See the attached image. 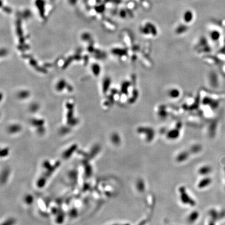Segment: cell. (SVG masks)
<instances>
[{
	"instance_id": "cell-3",
	"label": "cell",
	"mask_w": 225,
	"mask_h": 225,
	"mask_svg": "<svg viewBox=\"0 0 225 225\" xmlns=\"http://www.w3.org/2000/svg\"><path fill=\"white\" fill-rule=\"evenodd\" d=\"M188 155L186 153H182L179 155V156L177 157V160L178 161H182L186 159Z\"/></svg>"
},
{
	"instance_id": "cell-4",
	"label": "cell",
	"mask_w": 225,
	"mask_h": 225,
	"mask_svg": "<svg viewBox=\"0 0 225 225\" xmlns=\"http://www.w3.org/2000/svg\"><path fill=\"white\" fill-rule=\"evenodd\" d=\"M210 181H211L210 179H205V180L202 181L200 183L199 186L200 187H202V186H206V185H208L210 183Z\"/></svg>"
},
{
	"instance_id": "cell-7",
	"label": "cell",
	"mask_w": 225,
	"mask_h": 225,
	"mask_svg": "<svg viewBox=\"0 0 225 225\" xmlns=\"http://www.w3.org/2000/svg\"><path fill=\"white\" fill-rule=\"evenodd\" d=\"M32 200H33V198H32L31 195H29L26 197V201L27 203H29V204L31 203L32 202Z\"/></svg>"
},
{
	"instance_id": "cell-5",
	"label": "cell",
	"mask_w": 225,
	"mask_h": 225,
	"mask_svg": "<svg viewBox=\"0 0 225 225\" xmlns=\"http://www.w3.org/2000/svg\"><path fill=\"white\" fill-rule=\"evenodd\" d=\"M15 223V220L13 219H10L4 222L2 225H13Z\"/></svg>"
},
{
	"instance_id": "cell-2",
	"label": "cell",
	"mask_w": 225,
	"mask_h": 225,
	"mask_svg": "<svg viewBox=\"0 0 225 225\" xmlns=\"http://www.w3.org/2000/svg\"><path fill=\"white\" fill-rule=\"evenodd\" d=\"M210 171H211V170L209 167H203V168L201 169V170H200V173L202 174H208V173H210Z\"/></svg>"
},
{
	"instance_id": "cell-1",
	"label": "cell",
	"mask_w": 225,
	"mask_h": 225,
	"mask_svg": "<svg viewBox=\"0 0 225 225\" xmlns=\"http://www.w3.org/2000/svg\"><path fill=\"white\" fill-rule=\"evenodd\" d=\"M74 148H73V147H72L71 148H70V149H69L67 151L65 152L64 153V154H63L64 157L66 159L69 158V157L72 155L71 154H72V153H73V152L74 151Z\"/></svg>"
},
{
	"instance_id": "cell-6",
	"label": "cell",
	"mask_w": 225,
	"mask_h": 225,
	"mask_svg": "<svg viewBox=\"0 0 225 225\" xmlns=\"http://www.w3.org/2000/svg\"><path fill=\"white\" fill-rule=\"evenodd\" d=\"M197 217H198L197 213H193V214H192L191 215V216H190V220L191 221H193V220H195V219H196Z\"/></svg>"
}]
</instances>
